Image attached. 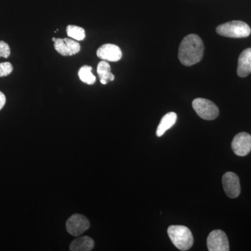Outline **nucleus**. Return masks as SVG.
I'll return each mask as SVG.
<instances>
[{"instance_id": "2", "label": "nucleus", "mask_w": 251, "mask_h": 251, "mask_svg": "<svg viewBox=\"0 0 251 251\" xmlns=\"http://www.w3.org/2000/svg\"><path fill=\"white\" fill-rule=\"evenodd\" d=\"M168 234L173 244L181 251H188L193 247V236L191 230L184 226H171Z\"/></svg>"}, {"instance_id": "19", "label": "nucleus", "mask_w": 251, "mask_h": 251, "mask_svg": "<svg viewBox=\"0 0 251 251\" xmlns=\"http://www.w3.org/2000/svg\"><path fill=\"white\" fill-rule=\"evenodd\" d=\"M6 103V97L2 92H0V110L3 108Z\"/></svg>"}, {"instance_id": "16", "label": "nucleus", "mask_w": 251, "mask_h": 251, "mask_svg": "<svg viewBox=\"0 0 251 251\" xmlns=\"http://www.w3.org/2000/svg\"><path fill=\"white\" fill-rule=\"evenodd\" d=\"M68 36L75 41H82L85 38V31L83 28L75 25H69L67 28Z\"/></svg>"}, {"instance_id": "11", "label": "nucleus", "mask_w": 251, "mask_h": 251, "mask_svg": "<svg viewBox=\"0 0 251 251\" xmlns=\"http://www.w3.org/2000/svg\"><path fill=\"white\" fill-rule=\"evenodd\" d=\"M251 73V48L244 50L238 60L237 74L239 77H245Z\"/></svg>"}, {"instance_id": "3", "label": "nucleus", "mask_w": 251, "mask_h": 251, "mask_svg": "<svg viewBox=\"0 0 251 251\" xmlns=\"http://www.w3.org/2000/svg\"><path fill=\"white\" fill-rule=\"evenodd\" d=\"M216 32L226 37L246 38L250 35L251 29L243 21H234L220 25L216 28Z\"/></svg>"}, {"instance_id": "5", "label": "nucleus", "mask_w": 251, "mask_h": 251, "mask_svg": "<svg viewBox=\"0 0 251 251\" xmlns=\"http://www.w3.org/2000/svg\"><path fill=\"white\" fill-rule=\"evenodd\" d=\"M90 227V223L85 216L74 214L67 220L66 224L67 232L74 237L81 235Z\"/></svg>"}, {"instance_id": "8", "label": "nucleus", "mask_w": 251, "mask_h": 251, "mask_svg": "<svg viewBox=\"0 0 251 251\" xmlns=\"http://www.w3.org/2000/svg\"><path fill=\"white\" fill-rule=\"evenodd\" d=\"M232 149L237 156H247L251 151V135L242 132L236 135L232 140Z\"/></svg>"}, {"instance_id": "14", "label": "nucleus", "mask_w": 251, "mask_h": 251, "mask_svg": "<svg viewBox=\"0 0 251 251\" xmlns=\"http://www.w3.org/2000/svg\"><path fill=\"white\" fill-rule=\"evenodd\" d=\"M97 74L100 78V83L103 85H106L108 81H113L115 79V76L111 73L110 64L105 60L99 63Z\"/></svg>"}, {"instance_id": "13", "label": "nucleus", "mask_w": 251, "mask_h": 251, "mask_svg": "<svg viewBox=\"0 0 251 251\" xmlns=\"http://www.w3.org/2000/svg\"><path fill=\"white\" fill-rule=\"evenodd\" d=\"M94 242L90 237L77 238L74 239L70 244V251H90L94 249Z\"/></svg>"}, {"instance_id": "1", "label": "nucleus", "mask_w": 251, "mask_h": 251, "mask_svg": "<svg viewBox=\"0 0 251 251\" xmlns=\"http://www.w3.org/2000/svg\"><path fill=\"white\" fill-rule=\"evenodd\" d=\"M204 50V44L200 36L189 34L180 44L178 57L183 65L191 67L202 60Z\"/></svg>"}, {"instance_id": "15", "label": "nucleus", "mask_w": 251, "mask_h": 251, "mask_svg": "<svg viewBox=\"0 0 251 251\" xmlns=\"http://www.w3.org/2000/svg\"><path fill=\"white\" fill-rule=\"evenodd\" d=\"M92 68L90 66H83L78 72V76L82 82L87 85H93L96 82V77L92 73Z\"/></svg>"}, {"instance_id": "6", "label": "nucleus", "mask_w": 251, "mask_h": 251, "mask_svg": "<svg viewBox=\"0 0 251 251\" xmlns=\"http://www.w3.org/2000/svg\"><path fill=\"white\" fill-rule=\"evenodd\" d=\"M207 248L209 251H228V239L224 231L216 229L209 234L207 238Z\"/></svg>"}, {"instance_id": "20", "label": "nucleus", "mask_w": 251, "mask_h": 251, "mask_svg": "<svg viewBox=\"0 0 251 251\" xmlns=\"http://www.w3.org/2000/svg\"><path fill=\"white\" fill-rule=\"evenodd\" d=\"M55 39H56V38H52V41H55Z\"/></svg>"}, {"instance_id": "17", "label": "nucleus", "mask_w": 251, "mask_h": 251, "mask_svg": "<svg viewBox=\"0 0 251 251\" xmlns=\"http://www.w3.org/2000/svg\"><path fill=\"white\" fill-rule=\"evenodd\" d=\"M13 72V66L10 62L0 63V77L7 76Z\"/></svg>"}, {"instance_id": "7", "label": "nucleus", "mask_w": 251, "mask_h": 251, "mask_svg": "<svg viewBox=\"0 0 251 251\" xmlns=\"http://www.w3.org/2000/svg\"><path fill=\"white\" fill-rule=\"evenodd\" d=\"M54 42V49L61 55L72 56L80 52V44L73 39H56Z\"/></svg>"}, {"instance_id": "9", "label": "nucleus", "mask_w": 251, "mask_h": 251, "mask_svg": "<svg viewBox=\"0 0 251 251\" xmlns=\"http://www.w3.org/2000/svg\"><path fill=\"white\" fill-rule=\"evenodd\" d=\"M223 186L226 195L230 198H236L241 193L240 182L237 175L234 173H226L223 176Z\"/></svg>"}, {"instance_id": "10", "label": "nucleus", "mask_w": 251, "mask_h": 251, "mask_svg": "<svg viewBox=\"0 0 251 251\" xmlns=\"http://www.w3.org/2000/svg\"><path fill=\"white\" fill-rule=\"evenodd\" d=\"M97 57L109 62H118L122 57L121 49L114 44H104L100 46L97 52Z\"/></svg>"}, {"instance_id": "4", "label": "nucleus", "mask_w": 251, "mask_h": 251, "mask_svg": "<svg viewBox=\"0 0 251 251\" xmlns=\"http://www.w3.org/2000/svg\"><path fill=\"white\" fill-rule=\"evenodd\" d=\"M192 105L198 116L203 120H214L219 117V108L215 104L208 99H196L193 100Z\"/></svg>"}, {"instance_id": "12", "label": "nucleus", "mask_w": 251, "mask_h": 251, "mask_svg": "<svg viewBox=\"0 0 251 251\" xmlns=\"http://www.w3.org/2000/svg\"><path fill=\"white\" fill-rule=\"evenodd\" d=\"M177 115L175 112H168L161 119V122L156 130V135L161 137L167 130H169L176 123Z\"/></svg>"}, {"instance_id": "18", "label": "nucleus", "mask_w": 251, "mask_h": 251, "mask_svg": "<svg viewBox=\"0 0 251 251\" xmlns=\"http://www.w3.org/2000/svg\"><path fill=\"white\" fill-rule=\"evenodd\" d=\"M11 54L9 46L4 41H0V57L8 58Z\"/></svg>"}]
</instances>
